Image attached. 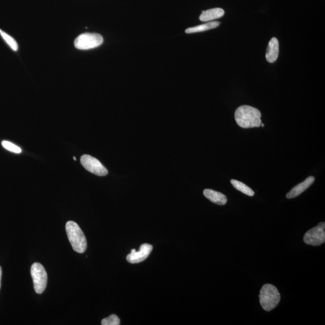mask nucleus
Returning <instances> with one entry per match:
<instances>
[{
	"label": "nucleus",
	"instance_id": "obj_12",
	"mask_svg": "<svg viewBox=\"0 0 325 325\" xmlns=\"http://www.w3.org/2000/svg\"><path fill=\"white\" fill-rule=\"evenodd\" d=\"M224 14V10L221 8H214V9L203 11L202 14L200 16V19L203 22H210L222 17Z\"/></svg>",
	"mask_w": 325,
	"mask_h": 325
},
{
	"label": "nucleus",
	"instance_id": "obj_7",
	"mask_svg": "<svg viewBox=\"0 0 325 325\" xmlns=\"http://www.w3.org/2000/svg\"><path fill=\"white\" fill-rule=\"evenodd\" d=\"M81 163L88 171L96 175L106 176L108 174V170L101 164L98 159L89 155H84L81 158Z\"/></svg>",
	"mask_w": 325,
	"mask_h": 325
},
{
	"label": "nucleus",
	"instance_id": "obj_4",
	"mask_svg": "<svg viewBox=\"0 0 325 325\" xmlns=\"http://www.w3.org/2000/svg\"><path fill=\"white\" fill-rule=\"evenodd\" d=\"M31 275L36 293L42 294L47 284V274L44 267L40 263H35L31 268Z\"/></svg>",
	"mask_w": 325,
	"mask_h": 325
},
{
	"label": "nucleus",
	"instance_id": "obj_11",
	"mask_svg": "<svg viewBox=\"0 0 325 325\" xmlns=\"http://www.w3.org/2000/svg\"><path fill=\"white\" fill-rule=\"evenodd\" d=\"M203 195L212 203L217 205H224L227 203V198L222 193L211 189H205Z\"/></svg>",
	"mask_w": 325,
	"mask_h": 325
},
{
	"label": "nucleus",
	"instance_id": "obj_14",
	"mask_svg": "<svg viewBox=\"0 0 325 325\" xmlns=\"http://www.w3.org/2000/svg\"><path fill=\"white\" fill-rule=\"evenodd\" d=\"M231 183L235 189L247 195V196L253 197L255 193L253 191V190L246 186V184L242 183V182L236 180H231Z\"/></svg>",
	"mask_w": 325,
	"mask_h": 325
},
{
	"label": "nucleus",
	"instance_id": "obj_16",
	"mask_svg": "<svg viewBox=\"0 0 325 325\" xmlns=\"http://www.w3.org/2000/svg\"><path fill=\"white\" fill-rule=\"evenodd\" d=\"M103 325H120V319L116 315H112L103 319L101 321Z\"/></svg>",
	"mask_w": 325,
	"mask_h": 325
},
{
	"label": "nucleus",
	"instance_id": "obj_6",
	"mask_svg": "<svg viewBox=\"0 0 325 325\" xmlns=\"http://www.w3.org/2000/svg\"><path fill=\"white\" fill-rule=\"evenodd\" d=\"M304 241L307 244L320 246L325 242V223L321 222L315 228L308 231L304 236Z\"/></svg>",
	"mask_w": 325,
	"mask_h": 325
},
{
	"label": "nucleus",
	"instance_id": "obj_3",
	"mask_svg": "<svg viewBox=\"0 0 325 325\" xmlns=\"http://www.w3.org/2000/svg\"><path fill=\"white\" fill-rule=\"evenodd\" d=\"M260 302L263 310L271 311L277 307L281 300L280 292L274 285L266 284L261 288L260 293Z\"/></svg>",
	"mask_w": 325,
	"mask_h": 325
},
{
	"label": "nucleus",
	"instance_id": "obj_1",
	"mask_svg": "<svg viewBox=\"0 0 325 325\" xmlns=\"http://www.w3.org/2000/svg\"><path fill=\"white\" fill-rule=\"evenodd\" d=\"M261 114L259 110L249 106H242L237 109L235 120L239 126L243 128L260 127Z\"/></svg>",
	"mask_w": 325,
	"mask_h": 325
},
{
	"label": "nucleus",
	"instance_id": "obj_17",
	"mask_svg": "<svg viewBox=\"0 0 325 325\" xmlns=\"http://www.w3.org/2000/svg\"><path fill=\"white\" fill-rule=\"evenodd\" d=\"M2 146L5 149V150L9 151L10 152L16 154H19L22 152V150L20 148L9 141H5V140L2 141Z\"/></svg>",
	"mask_w": 325,
	"mask_h": 325
},
{
	"label": "nucleus",
	"instance_id": "obj_9",
	"mask_svg": "<svg viewBox=\"0 0 325 325\" xmlns=\"http://www.w3.org/2000/svg\"><path fill=\"white\" fill-rule=\"evenodd\" d=\"M315 181V178L313 176L308 177L306 180L302 182L301 183L297 184V186L294 187L287 194V198L288 199H291V198L298 197L302 193L306 191L308 187L312 185Z\"/></svg>",
	"mask_w": 325,
	"mask_h": 325
},
{
	"label": "nucleus",
	"instance_id": "obj_15",
	"mask_svg": "<svg viewBox=\"0 0 325 325\" xmlns=\"http://www.w3.org/2000/svg\"><path fill=\"white\" fill-rule=\"evenodd\" d=\"M0 35H1L2 38L4 39L5 42L9 45L10 47L13 49V51H16L18 49V45L16 41L12 37L9 35L5 34V32L0 30Z\"/></svg>",
	"mask_w": 325,
	"mask_h": 325
},
{
	"label": "nucleus",
	"instance_id": "obj_20",
	"mask_svg": "<svg viewBox=\"0 0 325 325\" xmlns=\"http://www.w3.org/2000/svg\"><path fill=\"white\" fill-rule=\"evenodd\" d=\"M261 126H263H263H264V125L263 124V123H261Z\"/></svg>",
	"mask_w": 325,
	"mask_h": 325
},
{
	"label": "nucleus",
	"instance_id": "obj_13",
	"mask_svg": "<svg viewBox=\"0 0 325 325\" xmlns=\"http://www.w3.org/2000/svg\"><path fill=\"white\" fill-rule=\"evenodd\" d=\"M220 25L218 21L208 22L207 23L200 25L196 27H191L186 30V34H195V33L202 32L206 30L217 28Z\"/></svg>",
	"mask_w": 325,
	"mask_h": 325
},
{
	"label": "nucleus",
	"instance_id": "obj_19",
	"mask_svg": "<svg viewBox=\"0 0 325 325\" xmlns=\"http://www.w3.org/2000/svg\"><path fill=\"white\" fill-rule=\"evenodd\" d=\"M73 159L74 160V161H77V159L76 157H74Z\"/></svg>",
	"mask_w": 325,
	"mask_h": 325
},
{
	"label": "nucleus",
	"instance_id": "obj_2",
	"mask_svg": "<svg viewBox=\"0 0 325 325\" xmlns=\"http://www.w3.org/2000/svg\"><path fill=\"white\" fill-rule=\"evenodd\" d=\"M68 238L74 250L82 253L87 249V241L83 232L78 224L74 221H68L66 224Z\"/></svg>",
	"mask_w": 325,
	"mask_h": 325
},
{
	"label": "nucleus",
	"instance_id": "obj_5",
	"mask_svg": "<svg viewBox=\"0 0 325 325\" xmlns=\"http://www.w3.org/2000/svg\"><path fill=\"white\" fill-rule=\"evenodd\" d=\"M103 43L102 36L97 34H84L79 36L74 41L76 48L81 50L93 49Z\"/></svg>",
	"mask_w": 325,
	"mask_h": 325
},
{
	"label": "nucleus",
	"instance_id": "obj_8",
	"mask_svg": "<svg viewBox=\"0 0 325 325\" xmlns=\"http://www.w3.org/2000/svg\"><path fill=\"white\" fill-rule=\"evenodd\" d=\"M153 249L152 245L143 244L138 251H136V249H132L131 253L126 257V260L131 264L142 262L149 257Z\"/></svg>",
	"mask_w": 325,
	"mask_h": 325
},
{
	"label": "nucleus",
	"instance_id": "obj_10",
	"mask_svg": "<svg viewBox=\"0 0 325 325\" xmlns=\"http://www.w3.org/2000/svg\"><path fill=\"white\" fill-rule=\"evenodd\" d=\"M278 55H279V42L276 38H273L270 41L267 48L266 59L270 63H274L276 62Z\"/></svg>",
	"mask_w": 325,
	"mask_h": 325
},
{
	"label": "nucleus",
	"instance_id": "obj_18",
	"mask_svg": "<svg viewBox=\"0 0 325 325\" xmlns=\"http://www.w3.org/2000/svg\"><path fill=\"white\" fill-rule=\"evenodd\" d=\"M1 278H2V268L0 266V289H1Z\"/></svg>",
	"mask_w": 325,
	"mask_h": 325
}]
</instances>
